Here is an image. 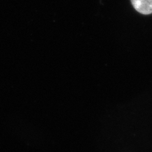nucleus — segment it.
Wrapping results in <instances>:
<instances>
[{
  "instance_id": "1",
  "label": "nucleus",
  "mask_w": 152,
  "mask_h": 152,
  "mask_svg": "<svg viewBox=\"0 0 152 152\" xmlns=\"http://www.w3.org/2000/svg\"><path fill=\"white\" fill-rule=\"evenodd\" d=\"M133 7L137 12L150 15L152 13V0H131Z\"/></svg>"
}]
</instances>
